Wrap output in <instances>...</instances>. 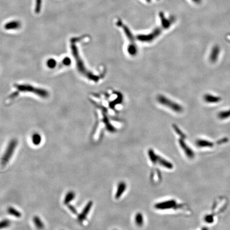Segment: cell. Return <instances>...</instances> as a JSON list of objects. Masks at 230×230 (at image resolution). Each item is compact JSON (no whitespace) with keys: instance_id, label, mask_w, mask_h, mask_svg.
I'll return each instance as SVG.
<instances>
[{"instance_id":"1","label":"cell","mask_w":230,"mask_h":230,"mask_svg":"<svg viewBox=\"0 0 230 230\" xmlns=\"http://www.w3.org/2000/svg\"><path fill=\"white\" fill-rule=\"evenodd\" d=\"M18 144V141L16 139H13L9 142L6 151L4 153L1 159V164L2 166H5L9 162L12 156L15 149Z\"/></svg>"},{"instance_id":"2","label":"cell","mask_w":230,"mask_h":230,"mask_svg":"<svg viewBox=\"0 0 230 230\" xmlns=\"http://www.w3.org/2000/svg\"><path fill=\"white\" fill-rule=\"evenodd\" d=\"M158 101L160 104H162L165 106L167 107V108L172 110L174 112H178V113L182 112L183 109L180 105L169 100L163 95L159 96L158 98Z\"/></svg>"},{"instance_id":"3","label":"cell","mask_w":230,"mask_h":230,"mask_svg":"<svg viewBox=\"0 0 230 230\" xmlns=\"http://www.w3.org/2000/svg\"><path fill=\"white\" fill-rule=\"evenodd\" d=\"M177 206L176 202L174 200H169L167 201H162L157 203L155 207L159 210H166L175 208Z\"/></svg>"},{"instance_id":"4","label":"cell","mask_w":230,"mask_h":230,"mask_svg":"<svg viewBox=\"0 0 230 230\" xmlns=\"http://www.w3.org/2000/svg\"><path fill=\"white\" fill-rule=\"evenodd\" d=\"M92 206L93 202L92 201H89L88 203L86 204L82 212L78 216V221L79 223H83V221L86 219L87 216L88 215V213L92 208Z\"/></svg>"},{"instance_id":"5","label":"cell","mask_w":230,"mask_h":230,"mask_svg":"<svg viewBox=\"0 0 230 230\" xmlns=\"http://www.w3.org/2000/svg\"><path fill=\"white\" fill-rule=\"evenodd\" d=\"M160 34L159 30H156L154 32H152L150 34L147 35H139L138 36V40L142 42H150L153 40L156 37L158 36Z\"/></svg>"},{"instance_id":"6","label":"cell","mask_w":230,"mask_h":230,"mask_svg":"<svg viewBox=\"0 0 230 230\" xmlns=\"http://www.w3.org/2000/svg\"><path fill=\"white\" fill-rule=\"evenodd\" d=\"M126 184L124 182H121L119 183L117 187V191L115 194V198L118 199L121 197V196L123 194V193L126 190Z\"/></svg>"},{"instance_id":"7","label":"cell","mask_w":230,"mask_h":230,"mask_svg":"<svg viewBox=\"0 0 230 230\" xmlns=\"http://www.w3.org/2000/svg\"><path fill=\"white\" fill-rule=\"evenodd\" d=\"M184 138H182L180 139L179 140V143H180V146L182 148V149L183 150L184 152H185V154L189 157L190 158H192L193 156V152L189 148L188 146H187V144L185 143V142L184 141Z\"/></svg>"},{"instance_id":"8","label":"cell","mask_w":230,"mask_h":230,"mask_svg":"<svg viewBox=\"0 0 230 230\" xmlns=\"http://www.w3.org/2000/svg\"><path fill=\"white\" fill-rule=\"evenodd\" d=\"M157 163L167 169H172L173 168V165L171 162L159 156H158Z\"/></svg>"},{"instance_id":"9","label":"cell","mask_w":230,"mask_h":230,"mask_svg":"<svg viewBox=\"0 0 230 230\" xmlns=\"http://www.w3.org/2000/svg\"><path fill=\"white\" fill-rule=\"evenodd\" d=\"M75 197L76 194L74 191H69L65 196L63 203L66 205H69L72 201H73V200L75 198Z\"/></svg>"},{"instance_id":"10","label":"cell","mask_w":230,"mask_h":230,"mask_svg":"<svg viewBox=\"0 0 230 230\" xmlns=\"http://www.w3.org/2000/svg\"><path fill=\"white\" fill-rule=\"evenodd\" d=\"M32 221L38 230H42L44 228V224L39 216H34V218H32Z\"/></svg>"},{"instance_id":"11","label":"cell","mask_w":230,"mask_h":230,"mask_svg":"<svg viewBox=\"0 0 230 230\" xmlns=\"http://www.w3.org/2000/svg\"><path fill=\"white\" fill-rule=\"evenodd\" d=\"M20 27V23L18 21H11L6 23L5 28L6 29H16Z\"/></svg>"},{"instance_id":"12","label":"cell","mask_w":230,"mask_h":230,"mask_svg":"<svg viewBox=\"0 0 230 230\" xmlns=\"http://www.w3.org/2000/svg\"><path fill=\"white\" fill-rule=\"evenodd\" d=\"M7 212L8 214L17 218H20L22 216V213L19 211L17 210L16 209L14 208V207H8L7 209Z\"/></svg>"},{"instance_id":"13","label":"cell","mask_w":230,"mask_h":230,"mask_svg":"<svg viewBox=\"0 0 230 230\" xmlns=\"http://www.w3.org/2000/svg\"><path fill=\"white\" fill-rule=\"evenodd\" d=\"M135 222L138 227H141L142 225L143 224V216L140 212H138L135 215Z\"/></svg>"},{"instance_id":"14","label":"cell","mask_w":230,"mask_h":230,"mask_svg":"<svg viewBox=\"0 0 230 230\" xmlns=\"http://www.w3.org/2000/svg\"><path fill=\"white\" fill-rule=\"evenodd\" d=\"M148 155L150 157V159L151 160V162L153 164H156L157 163V160H158V156L155 153L154 151H153L152 149L149 150L148 151Z\"/></svg>"},{"instance_id":"15","label":"cell","mask_w":230,"mask_h":230,"mask_svg":"<svg viewBox=\"0 0 230 230\" xmlns=\"http://www.w3.org/2000/svg\"><path fill=\"white\" fill-rule=\"evenodd\" d=\"M41 141L42 138L39 134L35 133L32 135V142L35 146H38L41 143Z\"/></svg>"},{"instance_id":"16","label":"cell","mask_w":230,"mask_h":230,"mask_svg":"<svg viewBox=\"0 0 230 230\" xmlns=\"http://www.w3.org/2000/svg\"><path fill=\"white\" fill-rule=\"evenodd\" d=\"M11 224V221L9 219H3L0 221V230L9 228Z\"/></svg>"},{"instance_id":"17","label":"cell","mask_w":230,"mask_h":230,"mask_svg":"<svg viewBox=\"0 0 230 230\" xmlns=\"http://www.w3.org/2000/svg\"><path fill=\"white\" fill-rule=\"evenodd\" d=\"M42 0H36V7H35V12L37 13L40 12L41 8Z\"/></svg>"},{"instance_id":"18","label":"cell","mask_w":230,"mask_h":230,"mask_svg":"<svg viewBox=\"0 0 230 230\" xmlns=\"http://www.w3.org/2000/svg\"><path fill=\"white\" fill-rule=\"evenodd\" d=\"M67 206H68L69 210H70L72 213L75 214V215L78 214V211L76 210V209L75 208V207H74L72 205L69 204V205H67Z\"/></svg>"},{"instance_id":"19","label":"cell","mask_w":230,"mask_h":230,"mask_svg":"<svg viewBox=\"0 0 230 230\" xmlns=\"http://www.w3.org/2000/svg\"><path fill=\"white\" fill-rule=\"evenodd\" d=\"M54 63H55V62H54V60H50L48 62V65L51 67H53L54 66V65H55Z\"/></svg>"}]
</instances>
